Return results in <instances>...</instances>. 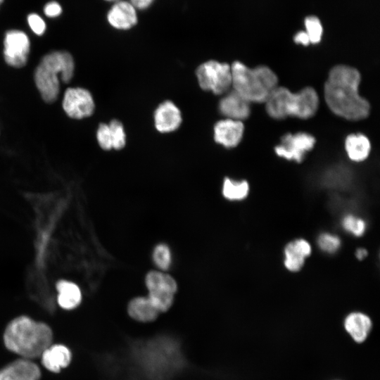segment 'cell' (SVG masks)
<instances>
[{
    "label": "cell",
    "mask_w": 380,
    "mask_h": 380,
    "mask_svg": "<svg viewBox=\"0 0 380 380\" xmlns=\"http://www.w3.org/2000/svg\"><path fill=\"white\" fill-rule=\"evenodd\" d=\"M310 244L303 239L289 243L284 248V265L291 272H298L303 266L305 258L311 253Z\"/></svg>",
    "instance_id": "cell-17"
},
{
    "label": "cell",
    "mask_w": 380,
    "mask_h": 380,
    "mask_svg": "<svg viewBox=\"0 0 380 380\" xmlns=\"http://www.w3.org/2000/svg\"><path fill=\"white\" fill-rule=\"evenodd\" d=\"M249 185L245 181H234L225 178L223 183L222 194L224 198L231 201L244 199L248 194Z\"/></svg>",
    "instance_id": "cell-22"
},
{
    "label": "cell",
    "mask_w": 380,
    "mask_h": 380,
    "mask_svg": "<svg viewBox=\"0 0 380 380\" xmlns=\"http://www.w3.org/2000/svg\"><path fill=\"white\" fill-rule=\"evenodd\" d=\"M250 102L232 90L227 92L219 103V110L227 118L239 120L246 119L251 113Z\"/></svg>",
    "instance_id": "cell-13"
},
{
    "label": "cell",
    "mask_w": 380,
    "mask_h": 380,
    "mask_svg": "<svg viewBox=\"0 0 380 380\" xmlns=\"http://www.w3.org/2000/svg\"><path fill=\"white\" fill-rule=\"evenodd\" d=\"M346 332L356 343L365 342L372 330L373 323L369 315L362 312H352L343 319Z\"/></svg>",
    "instance_id": "cell-12"
},
{
    "label": "cell",
    "mask_w": 380,
    "mask_h": 380,
    "mask_svg": "<svg viewBox=\"0 0 380 380\" xmlns=\"http://www.w3.org/2000/svg\"><path fill=\"white\" fill-rule=\"evenodd\" d=\"M108 125L112 148L117 150L122 148L126 144V134L122 124L117 120H113Z\"/></svg>",
    "instance_id": "cell-23"
},
{
    "label": "cell",
    "mask_w": 380,
    "mask_h": 380,
    "mask_svg": "<svg viewBox=\"0 0 380 380\" xmlns=\"http://www.w3.org/2000/svg\"><path fill=\"white\" fill-rule=\"evenodd\" d=\"M317 243L322 251L328 253H334L339 249L341 240L336 235L323 233L319 236Z\"/></svg>",
    "instance_id": "cell-27"
},
{
    "label": "cell",
    "mask_w": 380,
    "mask_h": 380,
    "mask_svg": "<svg viewBox=\"0 0 380 380\" xmlns=\"http://www.w3.org/2000/svg\"><path fill=\"white\" fill-rule=\"evenodd\" d=\"M40 357L46 369L57 373L70 364L72 354L65 346L55 344L49 346Z\"/></svg>",
    "instance_id": "cell-18"
},
{
    "label": "cell",
    "mask_w": 380,
    "mask_h": 380,
    "mask_svg": "<svg viewBox=\"0 0 380 380\" xmlns=\"http://www.w3.org/2000/svg\"><path fill=\"white\" fill-rule=\"evenodd\" d=\"M359 71L350 66L338 65L331 69L324 87L326 103L336 115L349 120L366 118L369 102L359 94Z\"/></svg>",
    "instance_id": "cell-1"
},
{
    "label": "cell",
    "mask_w": 380,
    "mask_h": 380,
    "mask_svg": "<svg viewBox=\"0 0 380 380\" xmlns=\"http://www.w3.org/2000/svg\"><path fill=\"white\" fill-rule=\"evenodd\" d=\"M231 71L233 90L250 103H265L278 87L277 75L265 65L250 68L235 61Z\"/></svg>",
    "instance_id": "cell-3"
},
{
    "label": "cell",
    "mask_w": 380,
    "mask_h": 380,
    "mask_svg": "<svg viewBox=\"0 0 380 380\" xmlns=\"http://www.w3.org/2000/svg\"><path fill=\"white\" fill-rule=\"evenodd\" d=\"M244 125L241 121L226 118L214 126L215 141L226 148L236 146L242 139Z\"/></svg>",
    "instance_id": "cell-11"
},
{
    "label": "cell",
    "mask_w": 380,
    "mask_h": 380,
    "mask_svg": "<svg viewBox=\"0 0 380 380\" xmlns=\"http://www.w3.org/2000/svg\"><path fill=\"white\" fill-rule=\"evenodd\" d=\"M62 7L57 1L48 2L44 7V13L49 18H56L62 13Z\"/></svg>",
    "instance_id": "cell-30"
},
{
    "label": "cell",
    "mask_w": 380,
    "mask_h": 380,
    "mask_svg": "<svg viewBox=\"0 0 380 380\" xmlns=\"http://www.w3.org/2000/svg\"><path fill=\"white\" fill-rule=\"evenodd\" d=\"M110 25L118 30H128L137 23L135 8L128 1H120L113 4L107 14Z\"/></svg>",
    "instance_id": "cell-16"
},
{
    "label": "cell",
    "mask_w": 380,
    "mask_h": 380,
    "mask_svg": "<svg viewBox=\"0 0 380 380\" xmlns=\"http://www.w3.org/2000/svg\"><path fill=\"white\" fill-rule=\"evenodd\" d=\"M154 0H130L129 3L135 9L144 10L151 6Z\"/></svg>",
    "instance_id": "cell-32"
},
{
    "label": "cell",
    "mask_w": 380,
    "mask_h": 380,
    "mask_svg": "<svg viewBox=\"0 0 380 380\" xmlns=\"http://www.w3.org/2000/svg\"><path fill=\"white\" fill-rule=\"evenodd\" d=\"M199 86L215 94H222L232 87L231 66L225 63L208 61L200 65L196 71Z\"/></svg>",
    "instance_id": "cell-6"
},
{
    "label": "cell",
    "mask_w": 380,
    "mask_h": 380,
    "mask_svg": "<svg viewBox=\"0 0 380 380\" xmlns=\"http://www.w3.org/2000/svg\"><path fill=\"white\" fill-rule=\"evenodd\" d=\"M96 138L101 148L103 150L112 149L108 124L101 123L99 125L96 132Z\"/></svg>",
    "instance_id": "cell-28"
},
{
    "label": "cell",
    "mask_w": 380,
    "mask_h": 380,
    "mask_svg": "<svg viewBox=\"0 0 380 380\" xmlns=\"http://www.w3.org/2000/svg\"><path fill=\"white\" fill-rule=\"evenodd\" d=\"M63 108L70 118L82 119L94 113V102L88 90L80 87L69 88L64 94Z\"/></svg>",
    "instance_id": "cell-10"
},
{
    "label": "cell",
    "mask_w": 380,
    "mask_h": 380,
    "mask_svg": "<svg viewBox=\"0 0 380 380\" xmlns=\"http://www.w3.org/2000/svg\"><path fill=\"white\" fill-rule=\"evenodd\" d=\"M106 1H115V0H106Z\"/></svg>",
    "instance_id": "cell-35"
},
{
    "label": "cell",
    "mask_w": 380,
    "mask_h": 380,
    "mask_svg": "<svg viewBox=\"0 0 380 380\" xmlns=\"http://www.w3.org/2000/svg\"><path fill=\"white\" fill-rule=\"evenodd\" d=\"M345 148L351 160L360 162L369 156L371 144L365 135L360 133L351 134L346 138Z\"/></svg>",
    "instance_id": "cell-20"
},
{
    "label": "cell",
    "mask_w": 380,
    "mask_h": 380,
    "mask_svg": "<svg viewBox=\"0 0 380 380\" xmlns=\"http://www.w3.org/2000/svg\"><path fill=\"white\" fill-rule=\"evenodd\" d=\"M367 255V251L363 248H358L355 252V256L358 260H363Z\"/></svg>",
    "instance_id": "cell-33"
},
{
    "label": "cell",
    "mask_w": 380,
    "mask_h": 380,
    "mask_svg": "<svg viewBox=\"0 0 380 380\" xmlns=\"http://www.w3.org/2000/svg\"><path fill=\"white\" fill-rule=\"evenodd\" d=\"M75 63L71 54L64 51H53L43 57L34 72L36 86L46 103L55 101L60 91V82L68 83L73 76Z\"/></svg>",
    "instance_id": "cell-5"
},
{
    "label": "cell",
    "mask_w": 380,
    "mask_h": 380,
    "mask_svg": "<svg viewBox=\"0 0 380 380\" xmlns=\"http://www.w3.org/2000/svg\"><path fill=\"white\" fill-rule=\"evenodd\" d=\"M318 106V95L310 87L296 93L284 87H277L265 102L267 114L277 120L289 116L308 119L316 113Z\"/></svg>",
    "instance_id": "cell-4"
},
{
    "label": "cell",
    "mask_w": 380,
    "mask_h": 380,
    "mask_svg": "<svg viewBox=\"0 0 380 380\" xmlns=\"http://www.w3.org/2000/svg\"><path fill=\"white\" fill-rule=\"evenodd\" d=\"M153 258L158 268L163 270H168L172 262V255L169 247L163 243L157 245L153 253Z\"/></svg>",
    "instance_id": "cell-24"
},
{
    "label": "cell",
    "mask_w": 380,
    "mask_h": 380,
    "mask_svg": "<svg viewBox=\"0 0 380 380\" xmlns=\"http://www.w3.org/2000/svg\"><path fill=\"white\" fill-rule=\"evenodd\" d=\"M341 225L346 232L355 236H362L366 229L365 222L353 215L345 216L342 220Z\"/></svg>",
    "instance_id": "cell-25"
},
{
    "label": "cell",
    "mask_w": 380,
    "mask_h": 380,
    "mask_svg": "<svg viewBox=\"0 0 380 380\" xmlns=\"http://www.w3.org/2000/svg\"><path fill=\"white\" fill-rule=\"evenodd\" d=\"M27 20L29 27L34 34L40 36L44 33L46 25L39 15L37 13H30L27 15Z\"/></svg>",
    "instance_id": "cell-29"
},
{
    "label": "cell",
    "mask_w": 380,
    "mask_h": 380,
    "mask_svg": "<svg viewBox=\"0 0 380 380\" xmlns=\"http://www.w3.org/2000/svg\"><path fill=\"white\" fill-rule=\"evenodd\" d=\"M4 46V56L8 65L18 68L26 64L30 42L24 32L18 30L7 31Z\"/></svg>",
    "instance_id": "cell-9"
},
{
    "label": "cell",
    "mask_w": 380,
    "mask_h": 380,
    "mask_svg": "<svg viewBox=\"0 0 380 380\" xmlns=\"http://www.w3.org/2000/svg\"><path fill=\"white\" fill-rule=\"evenodd\" d=\"M39 367L31 360L21 358L0 370V380H39Z\"/></svg>",
    "instance_id": "cell-15"
},
{
    "label": "cell",
    "mask_w": 380,
    "mask_h": 380,
    "mask_svg": "<svg viewBox=\"0 0 380 380\" xmlns=\"http://www.w3.org/2000/svg\"><path fill=\"white\" fill-rule=\"evenodd\" d=\"M182 121V114L177 106L170 101H165L154 112L155 127L163 133L176 130Z\"/></svg>",
    "instance_id": "cell-14"
},
{
    "label": "cell",
    "mask_w": 380,
    "mask_h": 380,
    "mask_svg": "<svg viewBox=\"0 0 380 380\" xmlns=\"http://www.w3.org/2000/svg\"><path fill=\"white\" fill-rule=\"evenodd\" d=\"M127 312L132 319L141 323L154 322L160 314L148 297H137L131 300L127 305Z\"/></svg>",
    "instance_id": "cell-19"
},
{
    "label": "cell",
    "mask_w": 380,
    "mask_h": 380,
    "mask_svg": "<svg viewBox=\"0 0 380 380\" xmlns=\"http://www.w3.org/2000/svg\"><path fill=\"white\" fill-rule=\"evenodd\" d=\"M336 380H339V379H336Z\"/></svg>",
    "instance_id": "cell-36"
},
{
    "label": "cell",
    "mask_w": 380,
    "mask_h": 380,
    "mask_svg": "<svg viewBox=\"0 0 380 380\" xmlns=\"http://www.w3.org/2000/svg\"><path fill=\"white\" fill-rule=\"evenodd\" d=\"M52 341L53 333L47 324L27 316L13 319L4 334L6 347L22 358L28 360L41 357Z\"/></svg>",
    "instance_id": "cell-2"
},
{
    "label": "cell",
    "mask_w": 380,
    "mask_h": 380,
    "mask_svg": "<svg viewBox=\"0 0 380 380\" xmlns=\"http://www.w3.org/2000/svg\"><path fill=\"white\" fill-rule=\"evenodd\" d=\"M294 42L297 44H300L304 46H308L310 42L307 33L304 31L298 32L294 36Z\"/></svg>",
    "instance_id": "cell-31"
},
{
    "label": "cell",
    "mask_w": 380,
    "mask_h": 380,
    "mask_svg": "<svg viewBox=\"0 0 380 380\" xmlns=\"http://www.w3.org/2000/svg\"><path fill=\"white\" fill-rule=\"evenodd\" d=\"M315 144V137L306 132L286 134L274 148L276 154L288 160L300 163Z\"/></svg>",
    "instance_id": "cell-8"
},
{
    "label": "cell",
    "mask_w": 380,
    "mask_h": 380,
    "mask_svg": "<svg viewBox=\"0 0 380 380\" xmlns=\"http://www.w3.org/2000/svg\"><path fill=\"white\" fill-rule=\"evenodd\" d=\"M305 32L312 44L319 43L322 36V26L315 16H309L305 20Z\"/></svg>",
    "instance_id": "cell-26"
},
{
    "label": "cell",
    "mask_w": 380,
    "mask_h": 380,
    "mask_svg": "<svg viewBox=\"0 0 380 380\" xmlns=\"http://www.w3.org/2000/svg\"><path fill=\"white\" fill-rule=\"evenodd\" d=\"M145 281L149 300L160 313L167 312L172 305L177 290L175 280L166 273L151 271Z\"/></svg>",
    "instance_id": "cell-7"
},
{
    "label": "cell",
    "mask_w": 380,
    "mask_h": 380,
    "mask_svg": "<svg viewBox=\"0 0 380 380\" xmlns=\"http://www.w3.org/2000/svg\"><path fill=\"white\" fill-rule=\"evenodd\" d=\"M58 292V303L63 309L72 310L77 307L82 300V293L77 284L66 280L56 284Z\"/></svg>",
    "instance_id": "cell-21"
},
{
    "label": "cell",
    "mask_w": 380,
    "mask_h": 380,
    "mask_svg": "<svg viewBox=\"0 0 380 380\" xmlns=\"http://www.w3.org/2000/svg\"><path fill=\"white\" fill-rule=\"evenodd\" d=\"M3 1H4V0H0V6H1V4H2Z\"/></svg>",
    "instance_id": "cell-34"
}]
</instances>
